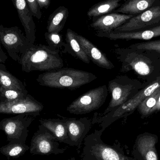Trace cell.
<instances>
[{
    "instance_id": "obj_1",
    "label": "cell",
    "mask_w": 160,
    "mask_h": 160,
    "mask_svg": "<svg viewBox=\"0 0 160 160\" xmlns=\"http://www.w3.org/2000/svg\"><path fill=\"white\" fill-rule=\"evenodd\" d=\"M113 52L121 63V73L133 71L140 79L148 84L160 77V52L137 48L132 45L116 48Z\"/></svg>"
},
{
    "instance_id": "obj_2",
    "label": "cell",
    "mask_w": 160,
    "mask_h": 160,
    "mask_svg": "<svg viewBox=\"0 0 160 160\" xmlns=\"http://www.w3.org/2000/svg\"><path fill=\"white\" fill-rule=\"evenodd\" d=\"M22 70L26 73L34 71H50L63 67L62 59L59 50L48 46L32 45L22 55L18 61Z\"/></svg>"
},
{
    "instance_id": "obj_3",
    "label": "cell",
    "mask_w": 160,
    "mask_h": 160,
    "mask_svg": "<svg viewBox=\"0 0 160 160\" xmlns=\"http://www.w3.org/2000/svg\"><path fill=\"white\" fill-rule=\"evenodd\" d=\"M93 73L72 68H62L40 74L37 81L40 85L56 88H79L97 79Z\"/></svg>"
},
{
    "instance_id": "obj_4",
    "label": "cell",
    "mask_w": 160,
    "mask_h": 160,
    "mask_svg": "<svg viewBox=\"0 0 160 160\" xmlns=\"http://www.w3.org/2000/svg\"><path fill=\"white\" fill-rule=\"evenodd\" d=\"M103 132L95 130L86 136L80 160H138L126 156L119 145L105 143L101 139Z\"/></svg>"
},
{
    "instance_id": "obj_5",
    "label": "cell",
    "mask_w": 160,
    "mask_h": 160,
    "mask_svg": "<svg viewBox=\"0 0 160 160\" xmlns=\"http://www.w3.org/2000/svg\"><path fill=\"white\" fill-rule=\"evenodd\" d=\"M160 87V77L141 89L133 98L115 110L101 117L93 116L92 124H99L104 131L110 125L117 120L127 117L133 113L139 104L155 90Z\"/></svg>"
},
{
    "instance_id": "obj_6",
    "label": "cell",
    "mask_w": 160,
    "mask_h": 160,
    "mask_svg": "<svg viewBox=\"0 0 160 160\" xmlns=\"http://www.w3.org/2000/svg\"><path fill=\"white\" fill-rule=\"evenodd\" d=\"M148 84L128 76H118L108 82V91L111 93V100L108 107L102 113H95L94 116L101 117L113 111L133 98L141 89Z\"/></svg>"
},
{
    "instance_id": "obj_7",
    "label": "cell",
    "mask_w": 160,
    "mask_h": 160,
    "mask_svg": "<svg viewBox=\"0 0 160 160\" xmlns=\"http://www.w3.org/2000/svg\"><path fill=\"white\" fill-rule=\"evenodd\" d=\"M39 115L24 113L4 118L0 121V130L5 133L9 143L25 144L32 122Z\"/></svg>"
},
{
    "instance_id": "obj_8",
    "label": "cell",
    "mask_w": 160,
    "mask_h": 160,
    "mask_svg": "<svg viewBox=\"0 0 160 160\" xmlns=\"http://www.w3.org/2000/svg\"><path fill=\"white\" fill-rule=\"evenodd\" d=\"M108 91L106 85L90 89L71 102L67 111L72 114L83 115L98 110L105 102Z\"/></svg>"
},
{
    "instance_id": "obj_9",
    "label": "cell",
    "mask_w": 160,
    "mask_h": 160,
    "mask_svg": "<svg viewBox=\"0 0 160 160\" xmlns=\"http://www.w3.org/2000/svg\"><path fill=\"white\" fill-rule=\"evenodd\" d=\"M0 43L9 56L18 62L21 55L30 47L26 36L18 26L8 28L0 23Z\"/></svg>"
},
{
    "instance_id": "obj_10",
    "label": "cell",
    "mask_w": 160,
    "mask_h": 160,
    "mask_svg": "<svg viewBox=\"0 0 160 160\" xmlns=\"http://www.w3.org/2000/svg\"><path fill=\"white\" fill-rule=\"evenodd\" d=\"M65 150V148H60L59 142L51 132L42 125H39L31 141L30 153L48 156L63 154Z\"/></svg>"
},
{
    "instance_id": "obj_11",
    "label": "cell",
    "mask_w": 160,
    "mask_h": 160,
    "mask_svg": "<svg viewBox=\"0 0 160 160\" xmlns=\"http://www.w3.org/2000/svg\"><path fill=\"white\" fill-rule=\"evenodd\" d=\"M159 25L160 5L153 7L142 14L134 16L113 32H135Z\"/></svg>"
},
{
    "instance_id": "obj_12",
    "label": "cell",
    "mask_w": 160,
    "mask_h": 160,
    "mask_svg": "<svg viewBox=\"0 0 160 160\" xmlns=\"http://www.w3.org/2000/svg\"><path fill=\"white\" fill-rule=\"evenodd\" d=\"M44 105L28 94L24 98L10 102H0V114H21L34 113L40 114L44 109Z\"/></svg>"
},
{
    "instance_id": "obj_13",
    "label": "cell",
    "mask_w": 160,
    "mask_h": 160,
    "mask_svg": "<svg viewBox=\"0 0 160 160\" xmlns=\"http://www.w3.org/2000/svg\"><path fill=\"white\" fill-rule=\"evenodd\" d=\"M62 119L67 128L69 145L76 147L77 150H79L84 139L91 128L92 121L86 117L79 118L63 117Z\"/></svg>"
},
{
    "instance_id": "obj_14",
    "label": "cell",
    "mask_w": 160,
    "mask_h": 160,
    "mask_svg": "<svg viewBox=\"0 0 160 160\" xmlns=\"http://www.w3.org/2000/svg\"><path fill=\"white\" fill-rule=\"evenodd\" d=\"M96 35L99 37L105 38L111 40H150L160 37V25L148 29L131 32H111L109 33L97 32Z\"/></svg>"
},
{
    "instance_id": "obj_15",
    "label": "cell",
    "mask_w": 160,
    "mask_h": 160,
    "mask_svg": "<svg viewBox=\"0 0 160 160\" xmlns=\"http://www.w3.org/2000/svg\"><path fill=\"white\" fill-rule=\"evenodd\" d=\"M134 16L121 13H110L93 19L90 26L97 32H111Z\"/></svg>"
},
{
    "instance_id": "obj_16",
    "label": "cell",
    "mask_w": 160,
    "mask_h": 160,
    "mask_svg": "<svg viewBox=\"0 0 160 160\" xmlns=\"http://www.w3.org/2000/svg\"><path fill=\"white\" fill-rule=\"evenodd\" d=\"M17 9L21 22L24 28L25 36L30 47L34 44L36 39L35 23L32 14L26 0H12Z\"/></svg>"
},
{
    "instance_id": "obj_17",
    "label": "cell",
    "mask_w": 160,
    "mask_h": 160,
    "mask_svg": "<svg viewBox=\"0 0 160 160\" xmlns=\"http://www.w3.org/2000/svg\"><path fill=\"white\" fill-rule=\"evenodd\" d=\"M77 40L90 61L102 68L111 70L114 68L113 64L100 50L88 39L76 32Z\"/></svg>"
},
{
    "instance_id": "obj_18",
    "label": "cell",
    "mask_w": 160,
    "mask_h": 160,
    "mask_svg": "<svg viewBox=\"0 0 160 160\" xmlns=\"http://www.w3.org/2000/svg\"><path fill=\"white\" fill-rule=\"evenodd\" d=\"M158 137L154 134L145 132L137 137L135 144L136 149L143 160H159L156 144Z\"/></svg>"
},
{
    "instance_id": "obj_19",
    "label": "cell",
    "mask_w": 160,
    "mask_h": 160,
    "mask_svg": "<svg viewBox=\"0 0 160 160\" xmlns=\"http://www.w3.org/2000/svg\"><path fill=\"white\" fill-rule=\"evenodd\" d=\"M160 5V0H125L115 13L132 15H139L153 7Z\"/></svg>"
},
{
    "instance_id": "obj_20",
    "label": "cell",
    "mask_w": 160,
    "mask_h": 160,
    "mask_svg": "<svg viewBox=\"0 0 160 160\" xmlns=\"http://www.w3.org/2000/svg\"><path fill=\"white\" fill-rule=\"evenodd\" d=\"M40 125L47 129L59 142L69 145L67 128L63 119H40Z\"/></svg>"
},
{
    "instance_id": "obj_21",
    "label": "cell",
    "mask_w": 160,
    "mask_h": 160,
    "mask_svg": "<svg viewBox=\"0 0 160 160\" xmlns=\"http://www.w3.org/2000/svg\"><path fill=\"white\" fill-rule=\"evenodd\" d=\"M69 16V11L66 7H58L49 17L47 31L48 32L60 33L64 27Z\"/></svg>"
},
{
    "instance_id": "obj_22",
    "label": "cell",
    "mask_w": 160,
    "mask_h": 160,
    "mask_svg": "<svg viewBox=\"0 0 160 160\" xmlns=\"http://www.w3.org/2000/svg\"><path fill=\"white\" fill-rule=\"evenodd\" d=\"M66 45L65 48L67 49L68 52L85 63L89 64L90 63V59L86 54L77 40L76 32L70 29H68L66 36Z\"/></svg>"
},
{
    "instance_id": "obj_23",
    "label": "cell",
    "mask_w": 160,
    "mask_h": 160,
    "mask_svg": "<svg viewBox=\"0 0 160 160\" xmlns=\"http://www.w3.org/2000/svg\"><path fill=\"white\" fill-rule=\"evenodd\" d=\"M122 0H105L95 4L89 8L87 12L88 18H93L110 14L121 6Z\"/></svg>"
},
{
    "instance_id": "obj_24",
    "label": "cell",
    "mask_w": 160,
    "mask_h": 160,
    "mask_svg": "<svg viewBox=\"0 0 160 160\" xmlns=\"http://www.w3.org/2000/svg\"><path fill=\"white\" fill-rule=\"evenodd\" d=\"M0 87L27 91L23 83L12 75L2 63H0Z\"/></svg>"
},
{
    "instance_id": "obj_25",
    "label": "cell",
    "mask_w": 160,
    "mask_h": 160,
    "mask_svg": "<svg viewBox=\"0 0 160 160\" xmlns=\"http://www.w3.org/2000/svg\"><path fill=\"white\" fill-rule=\"evenodd\" d=\"M30 150V147L26 144L9 143L0 148V152L8 159L18 158Z\"/></svg>"
},
{
    "instance_id": "obj_26",
    "label": "cell",
    "mask_w": 160,
    "mask_h": 160,
    "mask_svg": "<svg viewBox=\"0 0 160 160\" xmlns=\"http://www.w3.org/2000/svg\"><path fill=\"white\" fill-rule=\"evenodd\" d=\"M160 95V87L150 96L146 98L137 107L138 112L142 118L150 116L151 110L155 107Z\"/></svg>"
},
{
    "instance_id": "obj_27",
    "label": "cell",
    "mask_w": 160,
    "mask_h": 160,
    "mask_svg": "<svg viewBox=\"0 0 160 160\" xmlns=\"http://www.w3.org/2000/svg\"><path fill=\"white\" fill-rule=\"evenodd\" d=\"M28 91L14 88H4L0 87V102H10L24 98L28 95Z\"/></svg>"
},
{
    "instance_id": "obj_28",
    "label": "cell",
    "mask_w": 160,
    "mask_h": 160,
    "mask_svg": "<svg viewBox=\"0 0 160 160\" xmlns=\"http://www.w3.org/2000/svg\"><path fill=\"white\" fill-rule=\"evenodd\" d=\"M45 38L49 47L53 49L59 50L62 47H65L66 45L62 35L59 33L47 32L45 33Z\"/></svg>"
},
{
    "instance_id": "obj_29",
    "label": "cell",
    "mask_w": 160,
    "mask_h": 160,
    "mask_svg": "<svg viewBox=\"0 0 160 160\" xmlns=\"http://www.w3.org/2000/svg\"><path fill=\"white\" fill-rule=\"evenodd\" d=\"M131 45L137 48L152 50L160 52V39L140 42Z\"/></svg>"
},
{
    "instance_id": "obj_30",
    "label": "cell",
    "mask_w": 160,
    "mask_h": 160,
    "mask_svg": "<svg viewBox=\"0 0 160 160\" xmlns=\"http://www.w3.org/2000/svg\"><path fill=\"white\" fill-rule=\"evenodd\" d=\"M26 1L32 14V16L38 19H40L42 17V13L37 1V0H26Z\"/></svg>"
},
{
    "instance_id": "obj_31",
    "label": "cell",
    "mask_w": 160,
    "mask_h": 160,
    "mask_svg": "<svg viewBox=\"0 0 160 160\" xmlns=\"http://www.w3.org/2000/svg\"><path fill=\"white\" fill-rule=\"evenodd\" d=\"M38 5L41 8H47L50 4L51 0H37Z\"/></svg>"
},
{
    "instance_id": "obj_32",
    "label": "cell",
    "mask_w": 160,
    "mask_h": 160,
    "mask_svg": "<svg viewBox=\"0 0 160 160\" xmlns=\"http://www.w3.org/2000/svg\"><path fill=\"white\" fill-rule=\"evenodd\" d=\"M7 59V56L2 48L0 43V63H5Z\"/></svg>"
},
{
    "instance_id": "obj_33",
    "label": "cell",
    "mask_w": 160,
    "mask_h": 160,
    "mask_svg": "<svg viewBox=\"0 0 160 160\" xmlns=\"http://www.w3.org/2000/svg\"><path fill=\"white\" fill-rule=\"evenodd\" d=\"M159 112H160V95L159 97L157 104H156L155 107L151 110V112H150V116L153 114L157 113Z\"/></svg>"
},
{
    "instance_id": "obj_34",
    "label": "cell",
    "mask_w": 160,
    "mask_h": 160,
    "mask_svg": "<svg viewBox=\"0 0 160 160\" xmlns=\"http://www.w3.org/2000/svg\"><path fill=\"white\" fill-rule=\"evenodd\" d=\"M76 160V158H74V157H73V158H71L69 159H67V160Z\"/></svg>"
}]
</instances>
